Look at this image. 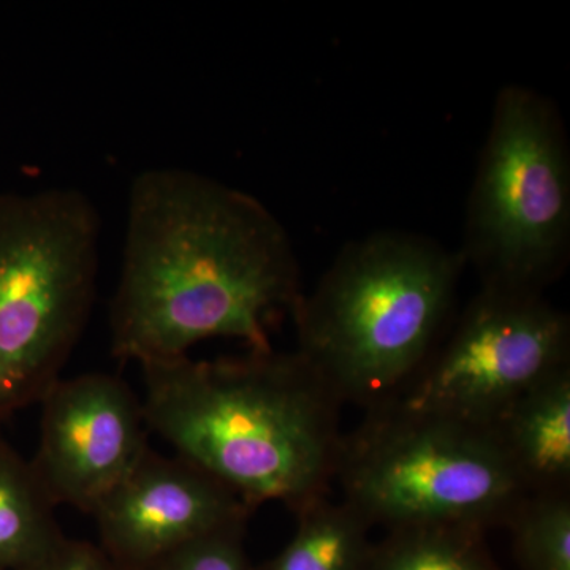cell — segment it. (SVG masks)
Instances as JSON below:
<instances>
[{"label": "cell", "instance_id": "1", "mask_svg": "<svg viewBox=\"0 0 570 570\" xmlns=\"http://www.w3.org/2000/svg\"><path fill=\"white\" fill-rule=\"evenodd\" d=\"M302 294L291 236L253 195L184 168L134 179L110 307L112 356L164 362L213 337L268 351L269 324Z\"/></svg>", "mask_w": 570, "mask_h": 570}, {"label": "cell", "instance_id": "2", "mask_svg": "<svg viewBox=\"0 0 570 570\" xmlns=\"http://www.w3.org/2000/svg\"><path fill=\"white\" fill-rule=\"evenodd\" d=\"M140 367L149 430L249 508L281 502L296 515L328 497L343 404L296 352L184 355Z\"/></svg>", "mask_w": 570, "mask_h": 570}, {"label": "cell", "instance_id": "3", "mask_svg": "<svg viewBox=\"0 0 570 570\" xmlns=\"http://www.w3.org/2000/svg\"><path fill=\"white\" fill-rule=\"evenodd\" d=\"M464 268L460 250L411 232L347 243L292 307L296 354L343 406L392 403L444 336Z\"/></svg>", "mask_w": 570, "mask_h": 570}, {"label": "cell", "instance_id": "4", "mask_svg": "<svg viewBox=\"0 0 570 570\" xmlns=\"http://www.w3.org/2000/svg\"><path fill=\"white\" fill-rule=\"evenodd\" d=\"M99 239L81 190L0 194V423L62 377L91 314Z\"/></svg>", "mask_w": 570, "mask_h": 570}, {"label": "cell", "instance_id": "5", "mask_svg": "<svg viewBox=\"0 0 570 570\" xmlns=\"http://www.w3.org/2000/svg\"><path fill=\"white\" fill-rule=\"evenodd\" d=\"M336 480L373 527L509 523L528 497L491 428L414 414L387 404L344 434Z\"/></svg>", "mask_w": 570, "mask_h": 570}, {"label": "cell", "instance_id": "6", "mask_svg": "<svg viewBox=\"0 0 570 570\" xmlns=\"http://www.w3.org/2000/svg\"><path fill=\"white\" fill-rule=\"evenodd\" d=\"M460 254L480 287L519 294L543 295L568 265V135L557 107L528 86L498 94Z\"/></svg>", "mask_w": 570, "mask_h": 570}, {"label": "cell", "instance_id": "7", "mask_svg": "<svg viewBox=\"0 0 570 570\" xmlns=\"http://www.w3.org/2000/svg\"><path fill=\"white\" fill-rule=\"evenodd\" d=\"M570 366V321L543 295L480 287L393 406L493 428L532 387ZM387 406V404H385Z\"/></svg>", "mask_w": 570, "mask_h": 570}, {"label": "cell", "instance_id": "8", "mask_svg": "<svg viewBox=\"0 0 570 570\" xmlns=\"http://www.w3.org/2000/svg\"><path fill=\"white\" fill-rule=\"evenodd\" d=\"M39 404L33 471L56 508L92 515L151 449L141 400L121 379L91 373L59 379Z\"/></svg>", "mask_w": 570, "mask_h": 570}, {"label": "cell", "instance_id": "9", "mask_svg": "<svg viewBox=\"0 0 570 570\" xmlns=\"http://www.w3.org/2000/svg\"><path fill=\"white\" fill-rule=\"evenodd\" d=\"M254 509L181 456L146 452L91 517L119 570H142L214 531L247 524Z\"/></svg>", "mask_w": 570, "mask_h": 570}, {"label": "cell", "instance_id": "10", "mask_svg": "<svg viewBox=\"0 0 570 570\" xmlns=\"http://www.w3.org/2000/svg\"><path fill=\"white\" fill-rule=\"evenodd\" d=\"M491 430L528 494L570 491V366L520 396Z\"/></svg>", "mask_w": 570, "mask_h": 570}, {"label": "cell", "instance_id": "11", "mask_svg": "<svg viewBox=\"0 0 570 570\" xmlns=\"http://www.w3.org/2000/svg\"><path fill=\"white\" fill-rule=\"evenodd\" d=\"M31 461L0 433V570H29L66 539Z\"/></svg>", "mask_w": 570, "mask_h": 570}, {"label": "cell", "instance_id": "12", "mask_svg": "<svg viewBox=\"0 0 570 570\" xmlns=\"http://www.w3.org/2000/svg\"><path fill=\"white\" fill-rule=\"evenodd\" d=\"M296 519L291 542L257 570H365L371 524L346 502L318 499Z\"/></svg>", "mask_w": 570, "mask_h": 570}, {"label": "cell", "instance_id": "13", "mask_svg": "<svg viewBox=\"0 0 570 570\" xmlns=\"http://www.w3.org/2000/svg\"><path fill=\"white\" fill-rule=\"evenodd\" d=\"M487 532L461 527H404L371 546L365 570H501Z\"/></svg>", "mask_w": 570, "mask_h": 570}, {"label": "cell", "instance_id": "14", "mask_svg": "<svg viewBox=\"0 0 570 570\" xmlns=\"http://www.w3.org/2000/svg\"><path fill=\"white\" fill-rule=\"evenodd\" d=\"M505 528L520 570H570V491L528 494Z\"/></svg>", "mask_w": 570, "mask_h": 570}, {"label": "cell", "instance_id": "15", "mask_svg": "<svg viewBox=\"0 0 570 570\" xmlns=\"http://www.w3.org/2000/svg\"><path fill=\"white\" fill-rule=\"evenodd\" d=\"M246 524L224 528L179 547L142 570H257L245 546Z\"/></svg>", "mask_w": 570, "mask_h": 570}, {"label": "cell", "instance_id": "16", "mask_svg": "<svg viewBox=\"0 0 570 570\" xmlns=\"http://www.w3.org/2000/svg\"><path fill=\"white\" fill-rule=\"evenodd\" d=\"M29 570H119L99 546L63 539L50 557Z\"/></svg>", "mask_w": 570, "mask_h": 570}]
</instances>
